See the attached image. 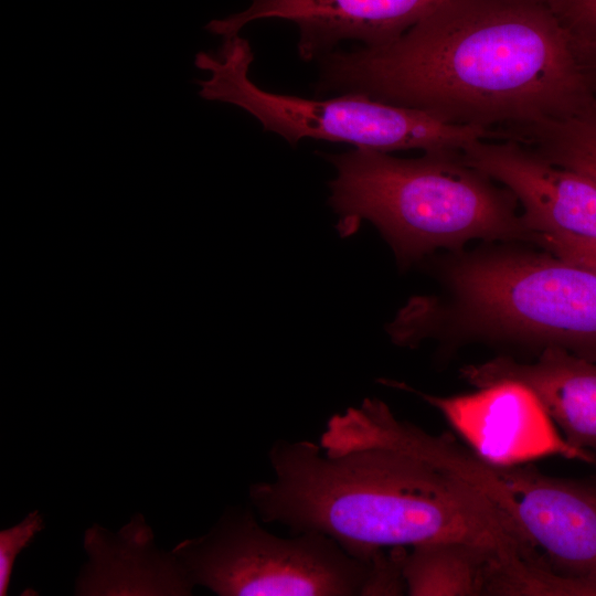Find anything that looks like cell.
I'll return each mask as SVG.
<instances>
[{
  "label": "cell",
  "mask_w": 596,
  "mask_h": 596,
  "mask_svg": "<svg viewBox=\"0 0 596 596\" xmlns=\"http://www.w3.org/2000/svg\"><path fill=\"white\" fill-rule=\"evenodd\" d=\"M435 435L364 398L332 415L320 444L276 441L270 481L249 487L264 522L320 532L350 554L457 541L531 556L536 549L480 489L434 456Z\"/></svg>",
  "instance_id": "1"
},
{
  "label": "cell",
  "mask_w": 596,
  "mask_h": 596,
  "mask_svg": "<svg viewBox=\"0 0 596 596\" xmlns=\"http://www.w3.org/2000/svg\"><path fill=\"white\" fill-rule=\"evenodd\" d=\"M319 87L498 137L575 114L596 82L544 0H445L386 45L322 56Z\"/></svg>",
  "instance_id": "2"
},
{
  "label": "cell",
  "mask_w": 596,
  "mask_h": 596,
  "mask_svg": "<svg viewBox=\"0 0 596 596\" xmlns=\"http://www.w3.org/2000/svg\"><path fill=\"white\" fill-rule=\"evenodd\" d=\"M327 159L337 170L329 202L340 234H353L366 220L403 265L473 240H532L515 196L471 167L462 149L398 158L354 148Z\"/></svg>",
  "instance_id": "3"
},
{
  "label": "cell",
  "mask_w": 596,
  "mask_h": 596,
  "mask_svg": "<svg viewBox=\"0 0 596 596\" xmlns=\"http://www.w3.org/2000/svg\"><path fill=\"white\" fill-rule=\"evenodd\" d=\"M445 301L417 298L387 331L414 347L423 339L465 337L560 348L596 360V275L550 252L509 248L448 262Z\"/></svg>",
  "instance_id": "4"
},
{
  "label": "cell",
  "mask_w": 596,
  "mask_h": 596,
  "mask_svg": "<svg viewBox=\"0 0 596 596\" xmlns=\"http://www.w3.org/2000/svg\"><path fill=\"white\" fill-rule=\"evenodd\" d=\"M172 553L193 586L220 596L390 595L395 585L387 551L368 561L320 532L281 538L248 509L225 512L210 532Z\"/></svg>",
  "instance_id": "5"
},
{
  "label": "cell",
  "mask_w": 596,
  "mask_h": 596,
  "mask_svg": "<svg viewBox=\"0 0 596 596\" xmlns=\"http://www.w3.org/2000/svg\"><path fill=\"white\" fill-rule=\"evenodd\" d=\"M223 40L216 55H195V66L211 74L207 79L196 81L200 97L242 108L264 130L291 145L311 138L383 152H430L462 149L473 140L494 137L490 130L446 124L427 113L360 93L310 99L267 92L248 76L254 60L249 42L238 34Z\"/></svg>",
  "instance_id": "6"
},
{
  "label": "cell",
  "mask_w": 596,
  "mask_h": 596,
  "mask_svg": "<svg viewBox=\"0 0 596 596\" xmlns=\"http://www.w3.org/2000/svg\"><path fill=\"white\" fill-rule=\"evenodd\" d=\"M383 384L415 393L436 408L481 460L499 467L562 456L593 462L587 450L572 446L553 423L538 396L515 381H501L465 395L437 396L405 383Z\"/></svg>",
  "instance_id": "7"
},
{
  "label": "cell",
  "mask_w": 596,
  "mask_h": 596,
  "mask_svg": "<svg viewBox=\"0 0 596 596\" xmlns=\"http://www.w3.org/2000/svg\"><path fill=\"white\" fill-rule=\"evenodd\" d=\"M493 468L494 503L550 565L564 575L596 579V489L529 466Z\"/></svg>",
  "instance_id": "8"
},
{
  "label": "cell",
  "mask_w": 596,
  "mask_h": 596,
  "mask_svg": "<svg viewBox=\"0 0 596 596\" xmlns=\"http://www.w3.org/2000/svg\"><path fill=\"white\" fill-rule=\"evenodd\" d=\"M462 153L471 167L515 196L532 237L567 234L596 238V184L588 178L513 139H477L465 146Z\"/></svg>",
  "instance_id": "9"
},
{
  "label": "cell",
  "mask_w": 596,
  "mask_h": 596,
  "mask_svg": "<svg viewBox=\"0 0 596 596\" xmlns=\"http://www.w3.org/2000/svg\"><path fill=\"white\" fill-rule=\"evenodd\" d=\"M445 0H252L243 11L211 20L205 29L230 38L248 23L281 19L299 30L297 44L305 61L322 57L341 41L362 47L386 45Z\"/></svg>",
  "instance_id": "10"
},
{
  "label": "cell",
  "mask_w": 596,
  "mask_h": 596,
  "mask_svg": "<svg viewBox=\"0 0 596 596\" xmlns=\"http://www.w3.org/2000/svg\"><path fill=\"white\" fill-rule=\"evenodd\" d=\"M460 376L477 389L501 381L524 384L567 443L581 450L596 449V360L546 348L532 362L499 356L466 365Z\"/></svg>",
  "instance_id": "11"
},
{
  "label": "cell",
  "mask_w": 596,
  "mask_h": 596,
  "mask_svg": "<svg viewBox=\"0 0 596 596\" xmlns=\"http://www.w3.org/2000/svg\"><path fill=\"white\" fill-rule=\"evenodd\" d=\"M89 563L77 579V595H189L193 585L171 552L153 546L141 514L117 534L97 524L85 533Z\"/></svg>",
  "instance_id": "12"
},
{
  "label": "cell",
  "mask_w": 596,
  "mask_h": 596,
  "mask_svg": "<svg viewBox=\"0 0 596 596\" xmlns=\"http://www.w3.org/2000/svg\"><path fill=\"white\" fill-rule=\"evenodd\" d=\"M497 550L466 542L441 541L412 546L401 561L409 596H479L486 585Z\"/></svg>",
  "instance_id": "13"
},
{
  "label": "cell",
  "mask_w": 596,
  "mask_h": 596,
  "mask_svg": "<svg viewBox=\"0 0 596 596\" xmlns=\"http://www.w3.org/2000/svg\"><path fill=\"white\" fill-rule=\"evenodd\" d=\"M507 137L529 145L551 162L596 184V92L577 113L510 131Z\"/></svg>",
  "instance_id": "14"
},
{
  "label": "cell",
  "mask_w": 596,
  "mask_h": 596,
  "mask_svg": "<svg viewBox=\"0 0 596 596\" xmlns=\"http://www.w3.org/2000/svg\"><path fill=\"white\" fill-rule=\"evenodd\" d=\"M577 61L596 82V0H544Z\"/></svg>",
  "instance_id": "15"
},
{
  "label": "cell",
  "mask_w": 596,
  "mask_h": 596,
  "mask_svg": "<svg viewBox=\"0 0 596 596\" xmlns=\"http://www.w3.org/2000/svg\"><path fill=\"white\" fill-rule=\"evenodd\" d=\"M44 521L39 511L26 514L21 522L0 531V595H7L13 565L19 553L42 531Z\"/></svg>",
  "instance_id": "16"
},
{
  "label": "cell",
  "mask_w": 596,
  "mask_h": 596,
  "mask_svg": "<svg viewBox=\"0 0 596 596\" xmlns=\"http://www.w3.org/2000/svg\"><path fill=\"white\" fill-rule=\"evenodd\" d=\"M532 242L570 263L596 275V238L567 234H536Z\"/></svg>",
  "instance_id": "17"
}]
</instances>
